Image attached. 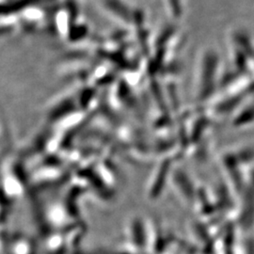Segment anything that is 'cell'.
Listing matches in <instances>:
<instances>
[{
	"label": "cell",
	"instance_id": "obj_1",
	"mask_svg": "<svg viewBox=\"0 0 254 254\" xmlns=\"http://www.w3.org/2000/svg\"><path fill=\"white\" fill-rule=\"evenodd\" d=\"M165 5H167V9L174 16L178 17L182 14L183 9V0H164Z\"/></svg>",
	"mask_w": 254,
	"mask_h": 254
}]
</instances>
